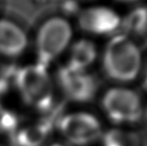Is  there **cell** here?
Returning a JSON list of instances; mask_svg holds the SVG:
<instances>
[{"instance_id": "obj_6", "label": "cell", "mask_w": 147, "mask_h": 146, "mask_svg": "<svg viewBox=\"0 0 147 146\" xmlns=\"http://www.w3.org/2000/svg\"><path fill=\"white\" fill-rule=\"evenodd\" d=\"M58 79L65 95L76 102L90 101L97 90V84L92 76L68 65L60 70Z\"/></svg>"}, {"instance_id": "obj_15", "label": "cell", "mask_w": 147, "mask_h": 146, "mask_svg": "<svg viewBox=\"0 0 147 146\" xmlns=\"http://www.w3.org/2000/svg\"><path fill=\"white\" fill-rule=\"evenodd\" d=\"M52 146H61V145H59V144H54V145H52Z\"/></svg>"}, {"instance_id": "obj_5", "label": "cell", "mask_w": 147, "mask_h": 146, "mask_svg": "<svg viewBox=\"0 0 147 146\" xmlns=\"http://www.w3.org/2000/svg\"><path fill=\"white\" fill-rule=\"evenodd\" d=\"M60 129L73 144L84 145L97 140L100 135V126L94 116L88 114H74L60 121Z\"/></svg>"}, {"instance_id": "obj_1", "label": "cell", "mask_w": 147, "mask_h": 146, "mask_svg": "<svg viewBox=\"0 0 147 146\" xmlns=\"http://www.w3.org/2000/svg\"><path fill=\"white\" fill-rule=\"evenodd\" d=\"M139 46L125 34H117L108 42L103 54V68L110 78L120 82L131 81L141 69Z\"/></svg>"}, {"instance_id": "obj_16", "label": "cell", "mask_w": 147, "mask_h": 146, "mask_svg": "<svg viewBox=\"0 0 147 146\" xmlns=\"http://www.w3.org/2000/svg\"><path fill=\"white\" fill-rule=\"evenodd\" d=\"M0 146H2V145H0Z\"/></svg>"}, {"instance_id": "obj_12", "label": "cell", "mask_w": 147, "mask_h": 146, "mask_svg": "<svg viewBox=\"0 0 147 146\" xmlns=\"http://www.w3.org/2000/svg\"><path fill=\"white\" fill-rule=\"evenodd\" d=\"M104 141L112 143L117 146H139L140 139L137 134L122 130H111L104 137Z\"/></svg>"}, {"instance_id": "obj_4", "label": "cell", "mask_w": 147, "mask_h": 146, "mask_svg": "<svg viewBox=\"0 0 147 146\" xmlns=\"http://www.w3.org/2000/svg\"><path fill=\"white\" fill-rule=\"evenodd\" d=\"M103 109L115 122H135L142 116V102L139 95L125 88H113L102 102Z\"/></svg>"}, {"instance_id": "obj_2", "label": "cell", "mask_w": 147, "mask_h": 146, "mask_svg": "<svg viewBox=\"0 0 147 146\" xmlns=\"http://www.w3.org/2000/svg\"><path fill=\"white\" fill-rule=\"evenodd\" d=\"M13 80L26 103L40 111L50 109L52 88L45 66L38 63L15 71Z\"/></svg>"}, {"instance_id": "obj_13", "label": "cell", "mask_w": 147, "mask_h": 146, "mask_svg": "<svg viewBox=\"0 0 147 146\" xmlns=\"http://www.w3.org/2000/svg\"><path fill=\"white\" fill-rule=\"evenodd\" d=\"M104 146H117V144L112 143H107V141H104Z\"/></svg>"}, {"instance_id": "obj_9", "label": "cell", "mask_w": 147, "mask_h": 146, "mask_svg": "<svg viewBox=\"0 0 147 146\" xmlns=\"http://www.w3.org/2000/svg\"><path fill=\"white\" fill-rule=\"evenodd\" d=\"M51 124V119H48L27 126L14 137L15 143L19 146H41L48 138Z\"/></svg>"}, {"instance_id": "obj_11", "label": "cell", "mask_w": 147, "mask_h": 146, "mask_svg": "<svg viewBox=\"0 0 147 146\" xmlns=\"http://www.w3.org/2000/svg\"><path fill=\"white\" fill-rule=\"evenodd\" d=\"M120 29L125 32V36H144L146 33V9L144 7H139L121 20Z\"/></svg>"}, {"instance_id": "obj_14", "label": "cell", "mask_w": 147, "mask_h": 146, "mask_svg": "<svg viewBox=\"0 0 147 146\" xmlns=\"http://www.w3.org/2000/svg\"><path fill=\"white\" fill-rule=\"evenodd\" d=\"M118 1H121V2H133V1H137V0H118Z\"/></svg>"}, {"instance_id": "obj_10", "label": "cell", "mask_w": 147, "mask_h": 146, "mask_svg": "<svg viewBox=\"0 0 147 146\" xmlns=\"http://www.w3.org/2000/svg\"><path fill=\"white\" fill-rule=\"evenodd\" d=\"M96 55V47L91 41L86 39L76 41L71 48L68 66L76 70L84 71L85 68L93 63Z\"/></svg>"}, {"instance_id": "obj_3", "label": "cell", "mask_w": 147, "mask_h": 146, "mask_svg": "<svg viewBox=\"0 0 147 146\" xmlns=\"http://www.w3.org/2000/svg\"><path fill=\"white\" fill-rule=\"evenodd\" d=\"M73 31L67 20L52 17L40 26L36 36V51L38 63L47 66L67 48Z\"/></svg>"}, {"instance_id": "obj_7", "label": "cell", "mask_w": 147, "mask_h": 146, "mask_svg": "<svg viewBox=\"0 0 147 146\" xmlns=\"http://www.w3.org/2000/svg\"><path fill=\"white\" fill-rule=\"evenodd\" d=\"M77 22L85 32L94 34H109L120 29L121 19L112 9L97 6L81 11Z\"/></svg>"}, {"instance_id": "obj_8", "label": "cell", "mask_w": 147, "mask_h": 146, "mask_svg": "<svg viewBox=\"0 0 147 146\" xmlns=\"http://www.w3.org/2000/svg\"><path fill=\"white\" fill-rule=\"evenodd\" d=\"M27 36L20 26L9 20H0V54L17 57L25 50Z\"/></svg>"}]
</instances>
